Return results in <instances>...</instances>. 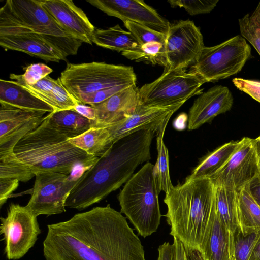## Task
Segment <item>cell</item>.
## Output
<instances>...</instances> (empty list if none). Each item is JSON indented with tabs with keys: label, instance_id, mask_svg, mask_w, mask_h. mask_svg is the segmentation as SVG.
I'll return each instance as SVG.
<instances>
[{
	"label": "cell",
	"instance_id": "484cf974",
	"mask_svg": "<svg viewBox=\"0 0 260 260\" xmlns=\"http://www.w3.org/2000/svg\"><path fill=\"white\" fill-rule=\"evenodd\" d=\"M239 143V141H231L209 153L202 159L188 176L191 178H210L228 162Z\"/></svg>",
	"mask_w": 260,
	"mask_h": 260
},
{
	"label": "cell",
	"instance_id": "d590c367",
	"mask_svg": "<svg viewBox=\"0 0 260 260\" xmlns=\"http://www.w3.org/2000/svg\"><path fill=\"white\" fill-rule=\"evenodd\" d=\"M125 27L135 37L139 45L150 42H158L164 44L167 35L152 30L144 25L126 21Z\"/></svg>",
	"mask_w": 260,
	"mask_h": 260
},
{
	"label": "cell",
	"instance_id": "603a6c76",
	"mask_svg": "<svg viewBox=\"0 0 260 260\" xmlns=\"http://www.w3.org/2000/svg\"><path fill=\"white\" fill-rule=\"evenodd\" d=\"M238 227L243 235L260 230V207L251 196L248 184L238 191Z\"/></svg>",
	"mask_w": 260,
	"mask_h": 260
},
{
	"label": "cell",
	"instance_id": "60d3db41",
	"mask_svg": "<svg viewBox=\"0 0 260 260\" xmlns=\"http://www.w3.org/2000/svg\"><path fill=\"white\" fill-rule=\"evenodd\" d=\"M157 250L158 254L157 260H175L174 243L171 244L169 242H165L159 246Z\"/></svg>",
	"mask_w": 260,
	"mask_h": 260
},
{
	"label": "cell",
	"instance_id": "ee69618b",
	"mask_svg": "<svg viewBox=\"0 0 260 260\" xmlns=\"http://www.w3.org/2000/svg\"><path fill=\"white\" fill-rule=\"evenodd\" d=\"M249 260H260V239L257 242Z\"/></svg>",
	"mask_w": 260,
	"mask_h": 260
},
{
	"label": "cell",
	"instance_id": "4fadbf2b",
	"mask_svg": "<svg viewBox=\"0 0 260 260\" xmlns=\"http://www.w3.org/2000/svg\"><path fill=\"white\" fill-rule=\"evenodd\" d=\"M258 158L254 139L244 137L228 162L210 179L215 185L238 191L258 176Z\"/></svg>",
	"mask_w": 260,
	"mask_h": 260
},
{
	"label": "cell",
	"instance_id": "9c48e42d",
	"mask_svg": "<svg viewBox=\"0 0 260 260\" xmlns=\"http://www.w3.org/2000/svg\"><path fill=\"white\" fill-rule=\"evenodd\" d=\"M204 82L184 69L164 70L157 79L139 88L141 104L146 107L165 108L183 104L202 93Z\"/></svg>",
	"mask_w": 260,
	"mask_h": 260
},
{
	"label": "cell",
	"instance_id": "c3c4849f",
	"mask_svg": "<svg viewBox=\"0 0 260 260\" xmlns=\"http://www.w3.org/2000/svg\"><path fill=\"white\" fill-rule=\"evenodd\" d=\"M230 260H236L235 258H232V259H231Z\"/></svg>",
	"mask_w": 260,
	"mask_h": 260
},
{
	"label": "cell",
	"instance_id": "6da1fadb",
	"mask_svg": "<svg viewBox=\"0 0 260 260\" xmlns=\"http://www.w3.org/2000/svg\"><path fill=\"white\" fill-rule=\"evenodd\" d=\"M43 246L45 260H146L126 217L109 204L48 225Z\"/></svg>",
	"mask_w": 260,
	"mask_h": 260
},
{
	"label": "cell",
	"instance_id": "4dcf8cb0",
	"mask_svg": "<svg viewBox=\"0 0 260 260\" xmlns=\"http://www.w3.org/2000/svg\"><path fill=\"white\" fill-rule=\"evenodd\" d=\"M127 58L136 61H147L153 64L166 67L164 44L158 42H150L139 45L136 48L121 52Z\"/></svg>",
	"mask_w": 260,
	"mask_h": 260
},
{
	"label": "cell",
	"instance_id": "74e56055",
	"mask_svg": "<svg viewBox=\"0 0 260 260\" xmlns=\"http://www.w3.org/2000/svg\"><path fill=\"white\" fill-rule=\"evenodd\" d=\"M52 72L53 70L44 63H37L27 66L24 73L22 75L12 73L10 75L21 80L28 85H34L49 76Z\"/></svg>",
	"mask_w": 260,
	"mask_h": 260
},
{
	"label": "cell",
	"instance_id": "7a4b0ae2",
	"mask_svg": "<svg viewBox=\"0 0 260 260\" xmlns=\"http://www.w3.org/2000/svg\"><path fill=\"white\" fill-rule=\"evenodd\" d=\"M155 131L141 129L115 141L79 179L69 195L66 207L83 210L120 188L137 167L151 159Z\"/></svg>",
	"mask_w": 260,
	"mask_h": 260
},
{
	"label": "cell",
	"instance_id": "7dc6e473",
	"mask_svg": "<svg viewBox=\"0 0 260 260\" xmlns=\"http://www.w3.org/2000/svg\"><path fill=\"white\" fill-rule=\"evenodd\" d=\"M258 176H260V157H259V158H258Z\"/></svg>",
	"mask_w": 260,
	"mask_h": 260
},
{
	"label": "cell",
	"instance_id": "d4e9b609",
	"mask_svg": "<svg viewBox=\"0 0 260 260\" xmlns=\"http://www.w3.org/2000/svg\"><path fill=\"white\" fill-rule=\"evenodd\" d=\"M92 42L99 46L121 52L132 50L139 45L133 35L119 24L106 29L95 28Z\"/></svg>",
	"mask_w": 260,
	"mask_h": 260
},
{
	"label": "cell",
	"instance_id": "ffe728a7",
	"mask_svg": "<svg viewBox=\"0 0 260 260\" xmlns=\"http://www.w3.org/2000/svg\"><path fill=\"white\" fill-rule=\"evenodd\" d=\"M10 78L52 106L54 112L73 109L79 103L63 86L59 77L55 80L48 76L34 85H28L11 75Z\"/></svg>",
	"mask_w": 260,
	"mask_h": 260
},
{
	"label": "cell",
	"instance_id": "f35d334b",
	"mask_svg": "<svg viewBox=\"0 0 260 260\" xmlns=\"http://www.w3.org/2000/svg\"><path fill=\"white\" fill-rule=\"evenodd\" d=\"M232 81L237 88L260 103V81L241 78H234Z\"/></svg>",
	"mask_w": 260,
	"mask_h": 260
},
{
	"label": "cell",
	"instance_id": "f6af8a7d",
	"mask_svg": "<svg viewBox=\"0 0 260 260\" xmlns=\"http://www.w3.org/2000/svg\"><path fill=\"white\" fill-rule=\"evenodd\" d=\"M188 260H204L201 253L199 251H193L187 253Z\"/></svg>",
	"mask_w": 260,
	"mask_h": 260
},
{
	"label": "cell",
	"instance_id": "1f68e13d",
	"mask_svg": "<svg viewBox=\"0 0 260 260\" xmlns=\"http://www.w3.org/2000/svg\"><path fill=\"white\" fill-rule=\"evenodd\" d=\"M34 176L30 169L20 161L14 153L0 157V178L16 179L26 182Z\"/></svg>",
	"mask_w": 260,
	"mask_h": 260
},
{
	"label": "cell",
	"instance_id": "cb8c5ba5",
	"mask_svg": "<svg viewBox=\"0 0 260 260\" xmlns=\"http://www.w3.org/2000/svg\"><path fill=\"white\" fill-rule=\"evenodd\" d=\"M47 117L54 128L69 139L83 134L91 127L89 120L73 109L53 112Z\"/></svg>",
	"mask_w": 260,
	"mask_h": 260
},
{
	"label": "cell",
	"instance_id": "8fae6325",
	"mask_svg": "<svg viewBox=\"0 0 260 260\" xmlns=\"http://www.w3.org/2000/svg\"><path fill=\"white\" fill-rule=\"evenodd\" d=\"M31 198L25 207L35 216L52 215L66 211V202L79 179L59 172L35 175Z\"/></svg>",
	"mask_w": 260,
	"mask_h": 260
},
{
	"label": "cell",
	"instance_id": "30bf717a",
	"mask_svg": "<svg viewBox=\"0 0 260 260\" xmlns=\"http://www.w3.org/2000/svg\"><path fill=\"white\" fill-rule=\"evenodd\" d=\"M0 234L8 260H18L35 244L41 231L37 216L25 206L11 203L5 217H1Z\"/></svg>",
	"mask_w": 260,
	"mask_h": 260
},
{
	"label": "cell",
	"instance_id": "7c38bea8",
	"mask_svg": "<svg viewBox=\"0 0 260 260\" xmlns=\"http://www.w3.org/2000/svg\"><path fill=\"white\" fill-rule=\"evenodd\" d=\"M204 46L203 35L193 21L181 20L170 24L164 43L165 69L192 66Z\"/></svg>",
	"mask_w": 260,
	"mask_h": 260
},
{
	"label": "cell",
	"instance_id": "ac0fdd59",
	"mask_svg": "<svg viewBox=\"0 0 260 260\" xmlns=\"http://www.w3.org/2000/svg\"><path fill=\"white\" fill-rule=\"evenodd\" d=\"M233 104L232 94L226 86L216 85L201 93L189 109L188 130L211 122L218 115L230 110Z\"/></svg>",
	"mask_w": 260,
	"mask_h": 260
},
{
	"label": "cell",
	"instance_id": "e575fe53",
	"mask_svg": "<svg viewBox=\"0 0 260 260\" xmlns=\"http://www.w3.org/2000/svg\"><path fill=\"white\" fill-rule=\"evenodd\" d=\"M260 239V230L243 235L238 227L234 233V253L236 260H249Z\"/></svg>",
	"mask_w": 260,
	"mask_h": 260
},
{
	"label": "cell",
	"instance_id": "f546056e",
	"mask_svg": "<svg viewBox=\"0 0 260 260\" xmlns=\"http://www.w3.org/2000/svg\"><path fill=\"white\" fill-rule=\"evenodd\" d=\"M0 105V138L6 137L34 117L45 114Z\"/></svg>",
	"mask_w": 260,
	"mask_h": 260
},
{
	"label": "cell",
	"instance_id": "4316f807",
	"mask_svg": "<svg viewBox=\"0 0 260 260\" xmlns=\"http://www.w3.org/2000/svg\"><path fill=\"white\" fill-rule=\"evenodd\" d=\"M69 141L88 154L100 157L114 143L107 127H91L83 134Z\"/></svg>",
	"mask_w": 260,
	"mask_h": 260
},
{
	"label": "cell",
	"instance_id": "bcb514c9",
	"mask_svg": "<svg viewBox=\"0 0 260 260\" xmlns=\"http://www.w3.org/2000/svg\"><path fill=\"white\" fill-rule=\"evenodd\" d=\"M255 145L258 157H260V136L254 139Z\"/></svg>",
	"mask_w": 260,
	"mask_h": 260
},
{
	"label": "cell",
	"instance_id": "5b68a950",
	"mask_svg": "<svg viewBox=\"0 0 260 260\" xmlns=\"http://www.w3.org/2000/svg\"><path fill=\"white\" fill-rule=\"evenodd\" d=\"M60 79L79 103L92 106L120 91L136 85L137 77L131 66L105 62L68 63Z\"/></svg>",
	"mask_w": 260,
	"mask_h": 260
},
{
	"label": "cell",
	"instance_id": "2e32d148",
	"mask_svg": "<svg viewBox=\"0 0 260 260\" xmlns=\"http://www.w3.org/2000/svg\"><path fill=\"white\" fill-rule=\"evenodd\" d=\"M182 105L158 108L144 106L140 103L132 114L107 128L113 143L141 129H152L156 133Z\"/></svg>",
	"mask_w": 260,
	"mask_h": 260
},
{
	"label": "cell",
	"instance_id": "277c9868",
	"mask_svg": "<svg viewBox=\"0 0 260 260\" xmlns=\"http://www.w3.org/2000/svg\"><path fill=\"white\" fill-rule=\"evenodd\" d=\"M14 152L35 175L45 172L70 175L77 170L87 171L99 158L72 144L50 123L47 115L17 143Z\"/></svg>",
	"mask_w": 260,
	"mask_h": 260
},
{
	"label": "cell",
	"instance_id": "8992f818",
	"mask_svg": "<svg viewBox=\"0 0 260 260\" xmlns=\"http://www.w3.org/2000/svg\"><path fill=\"white\" fill-rule=\"evenodd\" d=\"M0 27L36 34L67 58L83 43L74 38L44 9L39 0H7L0 9Z\"/></svg>",
	"mask_w": 260,
	"mask_h": 260
},
{
	"label": "cell",
	"instance_id": "b9f144b4",
	"mask_svg": "<svg viewBox=\"0 0 260 260\" xmlns=\"http://www.w3.org/2000/svg\"><path fill=\"white\" fill-rule=\"evenodd\" d=\"M73 110L89 120L91 122L96 119L95 109L92 106L79 103L73 109Z\"/></svg>",
	"mask_w": 260,
	"mask_h": 260
},
{
	"label": "cell",
	"instance_id": "5bb4252c",
	"mask_svg": "<svg viewBox=\"0 0 260 260\" xmlns=\"http://www.w3.org/2000/svg\"><path fill=\"white\" fill-rule=\"evenodd\" d=\"M107 15L132 21L155 31L167 34L170 23L152 7L141 0H87Z\"/></svg>",
	"mask_w": 260,
	"mask_h": 260
},
{
	"label": "cell",
	"instance_id": "7402d4cb",
	"mask_svg": "<svg viewBox=\"0 0 260 260\" xmlns=\"http://www.w3.org/2000/svg\"><path fill=\"white\" fill-rule=\"evenodd\" d=\"M201 254L204 260H230L235 258L234 233L222 224L217 210L208 241Z\"/></svg>",
	"mask_w": 260,
	"mask_h": 260
},
{
	"label": "cell",
	"instance_id": "9a60e30c",
	"mask_svg": "<svg viewBox=\"0 0 260 260\" xmlns=\"http://www.w3.org/2000/svg\"><path fill=\"white\" fill-rule=\"evenodd\" d=\"M62 28L74 38L91 45L95 27L71 0H39Z\"/></svg>",
	"mask_w": 260,
	"mask_h": 260
},
{
	"label": "cell",
	"instance_id": "ba28073f",
	"mask_svg": "<svg viewBox=\"0 0 260 260\" xmlns=\"http://www.w3.org/2000/svg\"><path fill=\"white\" fill-rule=\"evenodd\" d=\"M250 56V46L237 35L215 46H204L189 72L204 83L216 82L240 72Z\"/></svg>",
	"mask_w": 260,
	"mask_h": 260
},
{
	"label": "cell",
	"instance_id": "f1b7e54d",
	"mask_svg": "<svg viewBox=\"0 0 260 260\" xmlns=\"http://www.w3.org/2000/svg\"><path fill=\"white\" fill-rule=\"evenodd\" d=\"M168 122L165 123L156 133L157 159L154 166V174L158 190L166 194L170 192L173 186L169 172V159L168 149L164 142L165 131Z\"/></svg>",
	"mask_w": 260,
	"mask_h": 260
},
{
	"label": "cell",
	"instance_id": "e0dca14e",
	"mask_svg": "<svg viewBox=\"0 0 260 260\" xmlns=\"http://www.w3.org/2000/svg\"><path fill=\"white\" fill-rule=\"evenodd\" d=\"M0 45L5 50L20 51L46 61L66 60L62 53L39 35L0 27Z\"/></svg>",
	"mask_w": 260,
	"mask_h": 260
},
{
	"label": "cell",
	"instance_id": "83f0119b",
	"mask_svg": "<svg viewBox=\"0 0 260 260\" xmlns=\"http://www.w3.org/2000/svg\"><path fill=\"white\" fill-rule=\"evenodd\" d=\"M215 186L217 213L224 226L228 230L234 233L238 228L237 217L238 191L223 186L215 185Z\"/></svg>",
	"mask_w": 260,
	"mask_h": 260
},
{
	"label": "cell",
	"instance_id": "8d00e7d4",
	"mask_svg": "<svg viewBox=\"0 0 260 260\" xmlns=\"http://www.w3.org/2000/svg\"><path fill=\"white\" fill-rule=\"evenodd\" d=\"M218 0H171L168 1L171 7H182L191 16L209 13L215 7Z\"/></svg>",
	"mask_w": 260,
	"mask_h": 260
},
{
	"label": "cell",
	"instance_id": "836d02e7",
	"mask_svg": "<svg viewBox=\"0 0 260 260\" xmlns=\"http://www.w3.org/2000/svg\"><path fill=\"white\" fill-rule=\"evenodd\" d=\"M45 117L44 115L35 117L6 137L0 138V155L14 152L17 143L29 132L38 127Z\"/></svg>",
	"mask_w": 260,
	"mask_h": 260
},
{
	"label": "cell",
	"instance_id": "d6a6232c",
	"mask_svg": "<svg viewBox=\"0 0 260 260\" xmlns=\"http://www.w3.org/2000/svg\"><path fill=\"white\" fill-rule=\"evenodd\" d=\"M241 36L247 40L260 55V2L253 13L239 19Z\"/></svg>",
	"mask_w": 260,
	"mask_h": 260
},
{
	"label": "cell",
	"instance_id": "7bdbcfd3",
	"mask_svg": "<svg viewBox=\"0 0 260 260\" xmlns=\"http://www.w3.org/2000/svg\"><path fill=\"white\" fill-rule=\"evenodd\" d=\"M248 185L251 196L260 207V176L255 177Z\"/></svg>",
	"mask_w": 260,
	"mask_h": 260
},
{
	"label": "cell",
	"instance_id": "ab89813d",
	"mask_svg": "<svg viewBox=\"0 0 260 260\" xmlns=\"http://www.w3.org/2000/svg\"><path fill=\"white\" fill-rule=\"evenodd\" d=\"M19 181L16 179L0 178V206L4 204L17 188Z\"/></svg>",
	"mask_w": 260,
	"mask_h": 260
},
{
	"label": "cell",
	"instance_id": "3957f363",
	"mask_svg": "<svg viewBox=\"0 0 260 260\" xmlns=\"http://www.w3.org/2000/svg\"><path fill=\"white\" fill-rule=\"evenodd\" d=\"M170 234L179 240L187 253H201L207 244L216 212L215 186L209 178H191L173 186L164 200Z\"/></svg>",
	"mask_w": 260,
	"mask_h": 260
},
{
	"label": "cell",
	"instance_id": "d6986e66",
	"mask_svg": "<svg viewBox=\"0 0 260 260\" xmlns=\"http://www.w3.org/2000/svg\"><path fill=\"white\" fill-rule=\"evenodd\" d=\"M140 103L139 88L136 85L129 86L92 105L95 110L96 119L91 122V127H109L132 114Z\"/></svg>",
	"mask_w": 260,
	"mask_h": 260
},
{
	"label": "cell",
	"instance_id": "52a82bcc",
	"mask_svg": "<svg viewBox=\"0 0 260 260\" xmlns=\"http://www.w3.org/2000/svg\"><path fill=\"white\" fill-rule=\"evenodd\" d=\"M159 193L154 165L148 162L126 182L118 196L120 212L144 238L156 232L160 225Z\"/></svg>",
	"mask_w": 260,
	"mask_h": 260
},
{
	"label": "cell",
	"instance_id": "44dd1931",
	"mask_svg": "<svg viewBox=\"0 0 260 260\" xmlns=\"http://www.w3.org/2000/svg\"><path fill=\"white\" fill-rule=\"evenodd\" d=\"M0 104L29 111H54L52 106L13 80H0Z\"/></svg>",
	"mask_w": 260,
	"mask_h": 260
}]
</instances>
